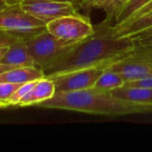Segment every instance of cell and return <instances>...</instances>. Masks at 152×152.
Listing matches in <instances>:
<instances>
[{
	"instance_id": "obj_1",
	"label": "cell",
	"mask_w": 152,
	"mask_h": 152,
	"mask_svg": "<svg viewBox=\"0 0 152 152\" xmlns=\"http://www.w3.org/2000/svg\"><path fill=\"white\" fill-rule=\"evenodd\" d=\"M137 50L134 40L128 37H118L110 27H101L89 37L83 39L64 51L41 69L45 77H53L87 68L105 69Z\"/></svg>"
},
{
	"instance_id": "obj_2",
	"label": "cell",
	"mask_w": 152,
	"mask_h": 152,
	"mask_svg": "<svg viewBox=\"0 0 152 152\" xmlns=\"http://www.w3.org/2000/svg\"><path fill=\"white\" fill-rule=\"evenodd\" d=\"M37 106L110 117L152 112L151 106L122 100L115 97L110 92L99 91L94 87L80 91L56 93L52 98Z\"/></svg>"
},
{
	"instance_id": "obj_3",
	"label": "cell",
	"mask_w": 152,
	"mask_h": 152,
	"mask_svg": "<svg viewBox=\"0 0 152 152\" xmlns=\"http://www.w3.org/2000/svg\"><path fill=\"white\" fill-rule=\"evenodd\" d=\"M46 28V24L23 11L19 3L0 10V31L27 40Z\"/></svg>"
},
{
	"instance_id": "obj_4",
	"label": "cell",
	"mask_w": 152,
	"mask_h": 152,
	"mask_svg": "<svg viewBox=\"0 0 152 152\" xmlns=\"http://www.w3.org/2000/svg\"><path fill=\"white\" fill-rule=\"evenodd\" d=\"M25 41L36 67L40 69L53 61L74 45L59 39L46 28Z\"/></svg>"
},
{
	"instance_id": "obj_5",
	"label": "cell",
	"mask_w": 152,
	"mask_h": 152,
	"mask_svg": "<svg viewBox=\"0 0 152 152\" xmlns=\"http://www.w3.org/2000/svg\"><path fill=\"white\" fill-rule=\"evenodd\" d=\"M46 29L65 42L75 44L92 36L95 29L86 18L79 14L65 15L46 24Z\"/></svg>"
},
{
	"instance_id": "obj_6",
	"label": "cell",
	"mask_w": 152,
	"mask_h": 152,
	"mask_svg": "<svg viewBox=\"0 0 152 152\" xmlns=\"http://www.w3.org/2000/svg\"><path fill=\"white\" fill-rule=\"evenodd\" d=\"M118 72L126 82L152 77V49H139L107 68Z\"/></svg>"
},
{
	"instance_id": "obj_7",
	"label": "cell",
	"mask_w": 152,
	"mask_h": 152,
	"mask_svg": "<svg viewBox=\"0 0 152 152\" xmlns=\"http://www.w3.org/2000/svg\"><path fill=\"white\" fill-rule=\"evenodd\" d=\"M19 4L23 11L45 24L61 16L78 14L72 4L55 0H20Z\"/></svg>"
},
{
	"instance_id": "obj_8",
	"label": "cell",
	"mask_w": 152,
	"mask_h": 152,
	"mask_svg": "<svg viewBox=\"0 0 152 152\" xmlns=\"http://www.w3.org/2000/svg\"><path fill=\"white\" fill-rule=\"evenodd\" d=\"M103 71L102 68H87L59 75L51 79L55 86V94L80 91L93 88Z\"/></svg>"
},
{
	"instance_id": "obj_9",
	"label": "cell",
	"mask_w": 152,
	"mask_h": 152,
	"mask_svg": "<svg viewBox=\"0 0 152 152\" xmlns=\"http://www.w3.org/2000/svg\"><path fill=\"white\" fill-rule=\"evenodd\" d=\"M110 33L118 37H133L152 31V11L142 16L133 18L119 25L110 27Z\"/></svg>"
},
{
	"instance_id": "obj_10",
	"label": "cell",
	"mask_w": 152,
	"mask_h": 152,
	"mask_svg": "<svg viewBox=\"0 0 152 152\" xmlns=\"http://www.w3.org/2000/svg\"><path fill=\"white\" fill-rule=\"evenodd\" d=\"M0 63L10 65L14 68L36 67L29 54L26 41L23 39H19L8 46L6 53L0 61Z\"/></svg>"
},
{
	"instance_id": "obj_11",
	"label": "cell",
	"mask_w": 152,
	"mask_h": 152,
	"mask_svg": "<svg viewBox=\"0 0 152 152\" xmlns=\"http://www.w3.org/2000/svg\"><path fill=\"white\" fill-rule=\"evenodd\" d=\"M55 94V86L53 79L48 77H42L37 80L36 86L32 90L22 97L17 107H26L31 105H37L38 103L52 98Z\"/></svg>"
},
{
	"instance_id": "obj_12",
	"label": "cell",
	"mask_w": 152,
	"mask_h": 152,
	"mask_svg": "<svg viewBox=\"0 0 152 152\" xmlns=\"http://www.w3.org/2000/svg\"><path fill=\"white\" fill-rule=\"evenodd\" d=\"M110 93L119 99L152 107V87L124 86Z\"/></svg>"
},
{
	"instance_id": "obj_13",
	"label": "cell",
	"mask_w": 152,
	"mask_h": 152,
	"mask_svg": "<svg viewBox=\"0 0 152 152\" xmlns=\"http://www.w3.org/2000/svg\"><path fill=\"white\" fill-rule=\"evenodd\" d=\"M45 77L42 69L38 67L16 68L0 74V83L24 84Z\"/></svg>"
},
{
	"instance_id": "obj_14",
	"label": "cell",
	"mask_w": 152,
	"mask_h": 152,
	"mask_svg": "<svg viewBox=\"0 0 152 152\" xmlns=\"http://www.w3.org/2000/svg\"><path fill=\"white\" fill-rule=\"evenodd\" d=\"M127 0H83L80 4L86 9H102L106 12V20L115 19L117 13L121 10Z\"/></svg>"
},
{
	"instance_id": "obj_15",
	"label": "cell",
	"mask_w": 152,
	"mask_h": 152,
	"mask_svg": "<svg viewBox=\"0 0 152 152\" xmlns=\"http://www.w3.org/2000/svg\"><path fill=\"white\" fill-rule=\"evenodd\" d=\"M125 84V79L118 72L104 69V71L97 79L94 88L102 92H112L115 89L124 86Z\"/></svg>"
},
{
	"instance_id": "obj_16",
	"label": "cell",
	"mask_w": 152,
	"mask_h": 152,
	"mask_svg": "<svg viewBox=\"0 0 152 152\" xmlns=\"http://www.w3.org/2000/svg\"><path fill=\"white\" fill-rule=\"evenodd\" d=\"M151 0H127L121 10L115 16V25H119L128 20L135 12L141 10Z\"/></svg>"
},
{
	"instance_id": "obj_17",
	"label": "cell",
	"mask_w": 152,
	"mask_h": 152,
	"mask_svg": "<svg viewBox=\"0 0 152 152\" xmlns=\"http://www.w3.org/2000/svg\"><path fill=\"white\" fill-rule=\"evenodd\" d=\"M22 84H12V83H0V108H7L8 101L12 94Z\"/></svg>"
},
{
	"instance_id": "obj_18",
	"label": "cell",
	"mask_w": 152,
	"mask_h": 152,
	"mask_svg": "<svg viewBox=\"0 0 152 152\" xmlns=\"http://www.w3.org/2000/svg\"><path fill=\"white\" fill-rule=\"evenodd\" d=\"M38 80V79H37ZM37 80H33V81H30V82H27V83H24L22 84L13 94L10 97L9 101H8V105L9 107L10 106H16L18 104V102H20V100L24 97L27 94H28L32 88L36 86Z\"/></svg>"
},
{
	"instance_id": "obj_19",
	"label": "cell",
	"mask_w": 152,
	"mask_h": 152,
	"mask_svg": "<svg viewBox=\"0 0 152 152\" xmlns=\"http://www.w3.org/2000/svg\"><path fill=\"white\" fill-rule=\"evenodd\" d=\"M132 38L139 49H152V31L144 32L142 34L128 37Z\"/></svg>"
},
{
	"instance_id": "obj_20",
	"label": "cell",
	"mask_w": 152,
	"mask_h": 152,
	"mask_svg": "<svg viewBox=\"0 0 152 152\" xmlns=\"http://www.w3.org/2000/svg\"><path fill=\"white\" fill-rule=\"evenodd\" d=\"M17 40H19V38H17L16 37L11 34H8L6 32L0 31V47L9 46L14 42H16Z\"/></svg>"
},
{
	"instance_id": "obj_21",
	"label": "cell",
	"mask_w": 152,
	"mask_h": 152,
	"mask_svg": "<svg viewBox=\"0 0 152 152\" xmlns=\"http://www.w3.org/2000/svg\"><path fill=\"white\" fill-rule=\"evenodd\" d=\"M126 86H143V87H152V77L144 78L140 80H134L130 82H126Z\"/></svg>"
},
{
	"instance_id": "obj_22",
	"label": "cell",
	"mask_w": 152,
	"mask_h": 152,
	"mask_svg": "<svg viewBox=\"0 0 152 152\" xmlns=\"http://www.w3.org/2000/svg\"><path fill=\"white\" fill-rule=\"evenodd\" d=\"M152 11V0H151L146 5H144L141 10H139L137 12H135L130 19H133V18H136V17H139V16H142V15H143V14H145V13H148L149 12H151ZM129 19V20H130ZM127 21V20H126Z\"/></svg>"
},
{
	"instance_id": "obj_23",
	"label": "cell",
	"mask_w": 152,
	"mask_h": 152,
	"mask_svg": "<svg viewBox=\"0 0 152 152\" xmlns=\"http://www.w3.org/2000/svg\"><path fill=\"white\" fill-rule=\"evenodd\" d=\"M14 4H17V3H15L12 0H0V10L4 9V8L8 7L9 5Z\"/></svg>"
},
{
	"instance_id": "obj_24",
	"label": "cell",
	"mask_w": 152,
	"mask_h": 152,
	"mask_svg": "<svg viewBox=\"0 0 152 152\" xmlns=\"http://www.w3.org/2000/svg\"><path fill=\"white\" fill-rule=\"evenodd\" d=\"M16 69L12 66H10V65H5V64H1L0 63V74L2 72H4L6 70H10V69Z\"/></svg>"
},
{
	"instance_id": "obj_25",
	"label": "cell",
	"mask_w": 152,
	"mask_h": 152,
	"mask_svg": "<svg viewBox=\"0 0 152 152\" xmlns=\"http://www.w3.org/2000/svg\"><path fill=\"white\" fill-rule=\"evenodd\" d=\"M55 1H60V2H66V3H70L73 5H77V4H80V3L83 0H55Z\"/></svg>"
},
{
	"instance_id": "obj_26",
	"label": "cell",
	"mask_w": 152,
	"mask_h": 152,
	"mask_svg": "<svg viewBox=\"0 0 152 152\" xmlns=\"http://www.w3.org/2000/svg\"><path fill=\"white\" fill-rule=\"evenodd\" d=\"M7 49H8V46H2V47H0V61L3 58V56L4 55V53H6Z\"/></svg>"
},
{
	"instance_id": "obj_27",
	"label": "cell",
	"mask_w": 152,
	"mask_h": 152,
	"mask_svg": "<svg viewBox=\"0 0 152 152\" xmlns=\"http://www.w3.org/2000/svg\"><path fill=\"white\" fill-rule=\"evenodd\" d=\"M12 1H13V2H15V3H19V2H20V0H12Z\"/></svg>"
}]
</instances>
